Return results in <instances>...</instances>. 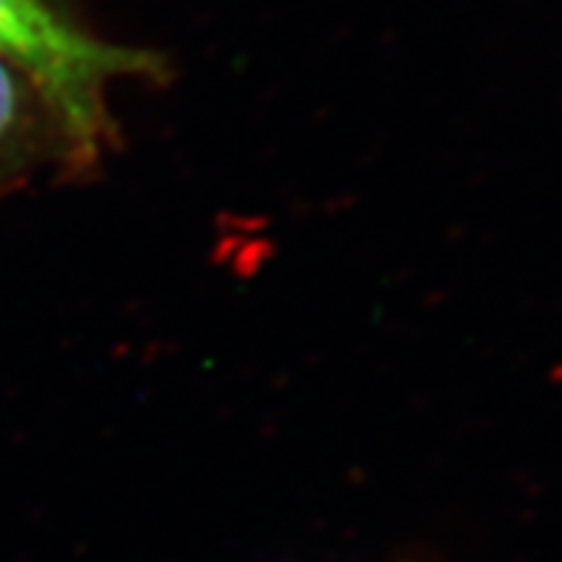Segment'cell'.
Wrapping results in <instances>:
<instances>
[{"mask_svg":"<svg viewBox=\"0 0 562 562\" xmlns=\"http://www.w3.org/2000/svg\"><path fill=\"white\" fill-rule=\"evenodd\" d=\"M0 60L49 109L75 164H92L112 137L109 83L164 71L151 52L114 46L83 32L57 0H0Z\"/></svg>","mask_w":562,"mask_h":562,"instance_id":"obj_1","label":"cell"},{"mask_svg":"<svg viewBox=\"0 0 562 562\" xmlns=\"http://www.w3.org/2000/svg\"><path fill=\"white\" fill-rule=\"evenodd\" d=\"M29 98H35L32 86L0 60V157L26 128Z\"/></svg>","mask_w":562,"mask_h":562,"instance_id":"obj_2","label":"cell"}]
</instances>
